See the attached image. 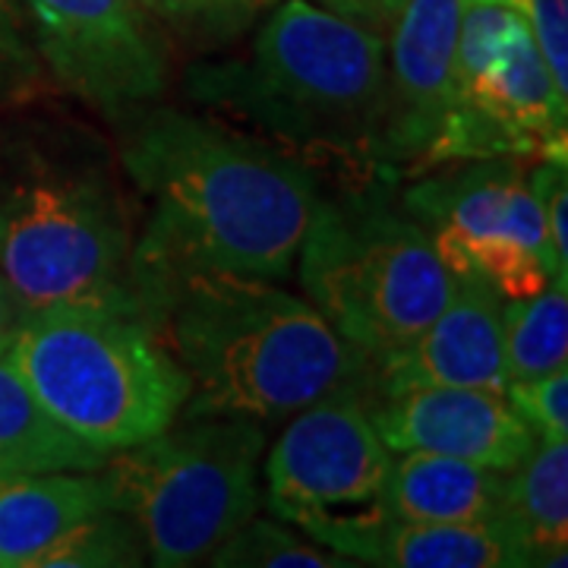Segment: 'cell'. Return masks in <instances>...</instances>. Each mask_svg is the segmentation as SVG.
Here are the masks:
<instances>
[{"label":"cell","mask_w":568,"mask_h":568,"mask_svg":"<svg viewBox=\"0 0 568 568\" xmlns=\"http://www.w3.org/2000/svg\"><path fill=\"white\" fill-rule=\"evenodd\" d=\"M297 260L306 301L376 364L433 323L452 291L424 224L376 196L316 200Z\"/></svg>","instance_id":"5"},{"label":"cell","mask_w":568,"mask_h":568,"mask_svg":"<svg viewBox=\"0 0 568 568\" xmlns=\"http://www.w3.org/2000/svg\"><path fill=\"white\" fill-rule=\"evenodd\" d=\"M104 462V452L82 443L41 405L36 388L13 364L10 347L0 351V477L102 470Z\"/></svg>","instance_id":"19"},{"label":"cell","mask_w":568,"mask_h":568,"mask_svg":"<svg viewBox=\"0 0 568 568\" xmlns=\"http://www.w3.org/2000/svg\"><path fill=\"white\" fill-rule=\"evenodd\" d=\"M17 323H20V306L13 301L10 287L0 275V351H7L10 342H13V332H17Z\"/></svg>","instance_id":"28"},{"label":"cell","mask_w":568,"mask_h":568,"mask_svg":"<svg viewBox=\"0 0 568 568\" xmlns=\"http://www.w3.org/2000/svg\"><path fill=\"white\" fill-rule=\"evenodd\" d=\"M568 159H540L528 174L530 193L544 209L547 222V244L556 265V284L568 287Z\"/></svg>","instance_id":"24"},{"label":"cell","mask_w":568,"mask_h":568,"mask_svg":"<svg viewBox=\"0 0 568 568\" xmlns=\"http://www.w3.org/2000/svg\"><path fill=\"white\" fill-rule=\"evenodd\" d=\"M568 287L549 282L521 301H503L508 383H525L568 366Z\"/></svg>","instance_id":"20"},{"label":"cell","mask_w":568,"mask_h":568,"mask_svg":"<svg viewBox=\"0 0 568 568\" xmlns=\"http://www.w3.org/2000/svg\"><path fill=\"white\" fill-rule=\"evenodd\" d=\"M142 562L149 559L140 528L118 508H104L70 530L39 568H133Z\"/></svg>","instance_id":"22"},{"label":"cell","mask_w":568,"mask_h":568,"mask_svg":"<svg viewBox=\"0 0 568 568\" xmlns=\"http://www.w3.org/2000/svg\"><path fill=\"white\" fill-rule=\"evenodd\" d=\"M506 398L537 439H568V366L537 379L508 383Z\"/></svg>","instance_id":"23"},{"label":"cell","mask_w":568,"mask_h":568,"mask_svg":"<svg viewBox=\"0 0 568 568\" xmlns=\"http://www.w3.org/2000/svg\"><path fill=\"white\" fill-rule=\"evenodd\" d=\"M142 316L190 379L186 417L284 420L335 395L373 402L376 361L272 278L190 268L133 284Z\"/></svg>","instance_id":"2"},{"label":"cell","mask_w":568,"mask_h":568,"mask_svg":"<svg viewBox=\"0 0 568 568\" xmlns=\"http://www.w3.org/2000/svg\"><path fill=\"white\" fill-rule=\"evenodd\" d=\"M0 13H7V17H17V10H13V0H0Z\"/></svg>","instance_id":"29"},{"label":"cell","mask_w":568,"mask_h":568,"mask_svg":"<svg viewBox=\"0 0 568 568\" xmlns=\"http://www.w3.org/2000/svg\"><path fill=\"white\" fill-rule=\"evenodd\" d=\"M386 36L379 162L417 171L455 99L458 0H405Z\"/></svg>","instance_id":"13"},{"label":"cell","mask_w":568,"mask_h":568,"mask_svg":"<svg viewBox=\"0 0 568 568\" xmlns=\"http://www.w3.org/2000/svg\"><path fill=\"white\" fill-rule=\"evenodd\" d=\"M51 77L108 118L155 102L168 51L145 0H22Z\"/></svg>","instance_id":"11"},{"label":"cell","mask_w":568,"mask_h":568,"mask_svg":"<svg viewBox=\"0 0 568 568\" xmlns=\"http://www.w3.org/2000/svg\"><path fill=\"white\" fill-rule=\"evenodd\" d=\"M152 203L133 244V284L215 268L287 278L320 190L294 155L174 108L140 111L121 145Z\"/></svg>","instance_id":"1"},{"label":"cell","mask_w":568,"mask_h":568,"mask_svg":"<svg viewBox=\"0 0 568 568\" xmlns=\"http://www.w3.org/2000/svg\"><path fill=\"white\" fill-rule=\"evenodd\" d=\"M10 357L82 443L114 455L178 424L190 379L142 313L54 306L20 313Z\"/></svg>","instance_id":"4"},{"label":"cell","mask_w":568,"mask_h":568,"mask_svg":"<svg viewBox=\"0 0 568 568\" xmlns=\"http://www.w3.org/2000/svg\"><path fill=\"white\" fill-rule=\"evenodd\" d=\"M209 566L219 568H351L357 566L335 549L287 530L268 518H246L209 552Z\"/></svg>","instance_id":"21"},{"label":"cell","mask_w":568,"mask_h":568,"mask_svg":"<svg viewBox=\"0 0 568 568\" xmlns=\"http://www.w3.org/2000/svg\"><path fill=\"white\" fill-rule=\"evenodd\" d=\"M265 429L250 417H186L108 455L111 508L142 534L145 559L186 568L209 559L263 503Z\"/></svg>","instance_id":"6"},{"label":"cell","mask_w":568,"mask_h":568,"mask_svg":"<svg viewBox=\"0 0 568 568\" xmlns=\"http://www.w3.org/2000/svg\"><path fill=\"white\" fill-rule=\"evenodd\" d=\"M0 275L20 313L54 306L142 313L126 215L102 178L80 171H41L3 193Z\"/></svg>","instance_id":"7"},{"label":"cell","mask_w":568,"mask_h":568,"mask_svg":"<svg viewBox=\"0 0 568 568\" xmlns=\"http://www.w3.org/2000/svg\"><path fill=\"white\" fill-rule=\"evenodd\" d=\"M39 77V61L26 44L20 17L0 13V104L26 99Z\"/></svg>","instance_id":"26"},{"label":"cell","mask_w":568,"mask_h":568,"mask_svg":"<svg viewBox=\"0 0 568 568\" xmlns=\"http://www.w3.org/2000/svg\"><path fill=\"white\" fill-rule=\"evenodd\" d=\"M537 41L556 89L568 95V0H508Z\"/></svg>","instance_id":"25"},{"label":"cell","mask_w":568,"mask_h":568,"mask_svg":"<svg viewBox=\"0 0 568 568\" xmlns=\"http://www.w3.org/2000/svg\"><path fill=\"white\" fill-rule=\"evenodd\" d=\"M111 508L102 470L0 477V568H39L85 518Z\"/></svg>","instance_id":"16"},{"label":"cell","mask_w":568,"mask_h":568,"mask_svg":"<svg viewBox=\"0 0 568 568\" xmlns=\"http://www.w3.org/2000/svg\"><path fill=\"white\" fill-rule=\"evenodd\" d=\"M310 540L342 552L357 566L388 568H518V556L493 521L420 525L376 515L316 530Z\"/></svg>","instance_id":"15"},{"label":"cell","mask_w":568,"mask_h":568,"mask_svg":"<svg viewBox=\"0 0 568 568\" xmlns=\"http://www.w3.org/2000/svg\"><path fill=\"white\" fill-rule=\"evenodd\" d=\"M402 205L424 224L452 275H477L503 301L530 297L556 278L544 209L515 159H484L426 178Z\"/></svg>","instance_id":"8"},{"label":"cell","mask_w":568,"mask_h":568,"mask_svg":"<svg viewBox=\"0 0 568 568\" xmlns=\"http://www.w3.org/2000/svg\"><path fill=\"white\" fill-rule=\"evenodd\" d=\"M366 407L392 452L448 455L506 474L537 446V436L511 410L506 392L493 388H392L376 392Z\"/></svg>","instance_id":"12"},{"label":"cell","mask_w":568,"mask_h":568,"mask_svg":"<svg viewBox=\"0 0 568 568\" xmlns=\"http://www.w3.org/2000/svg\"><path fill=\"white\" fill-rule=\"evenodd\" d=\"M265 0H145V7L168 20H227L234 13L256 10Z\"/></svg>","instance_id":"27"},{"label":"cell","mask_w":568,"mask_h":568,"mask_svg":"<svg viewBox=\"0 0 568 568\" xmlns=\"http://www.w3.org/2000/svg\"><path fill=\"white\" fill-rule=\"evenodd\" d=\"M489 521L506 534L525 566H566L568 439H537L518 467L503 474Z\"/></svg>","instance_id":"17"},{"label":"cell","mask_w":568,"mask_h":568,"mask_svg":"<svg viewBox=\"0 0 568 568\" xmlns=\"http://www.w3.org/2000/svg\"><path fill=\"white\" fill-rule=\"evenodd\" d=\"M379 392L465 386L506 392L503 294L477 275H452L446 306L405 347L376 364Z\"/></svg>","instance_id":"14"},{"label":"cell","mask_w":568,"mask_h":568,"mask_svg":"<svg viewBox=\"0 0 568 568\" xmlns=\"http://www.w3.org/2000/svg\"><path fill=\"white\" fill-rule=\"evenodd\" d=\"M369 402L335 395L294 414L265 455V508L284 525L316 530L383 515L395 452L369 417Z\"/></svg>","instance_id":"9"},{"label":"cell","mask_w":568,"mask_h":568,"mask_svg":"<svg viewBox=\"0 0 568 568\" xmlns=\"http://www.w3.org/2000/svg\"><path fill=\"white\" fill-rule=\"evenodd\" d=\"M190 92L304 149L379 159L386 39L310 0L263 22L250 63L190 73Z\"/></svg>","instance_id":"3"},{"label":"cell","mask_w":568,"mask_h":568,"mask_svg":"<svg viewBox=\"0 0 568 568\" xmlns=\"http://www.w3.org/2000/svg\"><path fill=\"white\" fill-rule=\"evenodd\" d=\"M499 489L503 470L429 452H395L383 508L398 521L467 525L487 521Z\"/></svg>","instance_id":"18"},{"label":"cell","mask_w":568,"mask_h":568,"mask_svg":"<svg viewBox=\"0 0 568 568\" xmlns=\"http://www.w3.org/2000/svg\"><path fill=\"white\" fill-rule=\"evenodd\" d=\"M568 95L552 82L525 20L511 22L493 61L455 92L417 171L484 159H568Z\"/></svg>","instance_id":"10"}]
</instances>
